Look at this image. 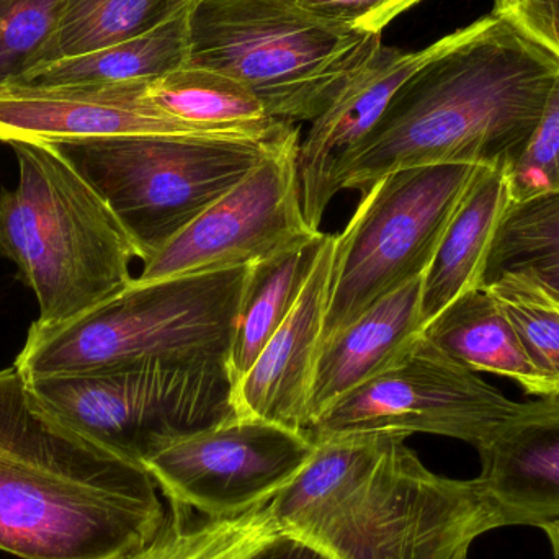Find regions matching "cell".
Listing matches in <instances>:
<instances>
[{
	"instance_id": "cell-1",
	"label": "cell",
	"mask_w": 559,
	"mask_h": 559,
	"mask_svg": "<svg viewBox=\"0 0 559 559\" xmlns=\"http://www.w3.org/2000/svg\"><path fill=\"white\" fill-rule=\"evenodd\" d=\"M558 75V56L496 9L401 85L348 163L342 190L364 193L388 174L439 164L508 173Z\"/></svg>"
},
{
	"instance_id": "cell-2",
	"label": "cell",
	"mask_w": 559,
	"mask_h": 559,
	"mask_svg": "<svg viewBox=\"0 0 559 559\" xmlns=\"http://www.w3.org/2000/svg\"><path fill=\"white\" fill-rule=\"evenodd\" d=\"M400 433L314 440L271 502L278 528L331 559H455L501 527L479 478L430 472Z\"/></svg>"
},
{
	"instance_id": "cell-3",
	"label": "cell",
	"mask_w": 559,
	"mask_h": 559,
	"mask_svg": "<svg viewBox=\"0 0 559 559\" xmlns=\"http://www.w3.org/2000/svg\"><path fill=\"white\" fill-rule=\"evenodd\" d=\"M143 466L43 409L0 370V551L22 559H124L166 519Z\"/></svg>"
},
{
	"instance_id": "cell-4",
	"label": "cell",
	"mask_w": 559,
	"mask_h": 559,
	"mask_svg": "<svg viewBox=\"0 0 559 559\" xmlns=\"http://www.w3.org/2000/svg\"><path fill=\"white\" fill-rule=\"evenodd\" d=\"M9 144L19 183L0 190V258L35 293V324H64L127 288L140 258L107 203L55 147Z\"/></svg>"
},
{
	"instance_id": "cell-5",
	"label": "cell",
	"mask_w": 559,
	"mask_h": 559,
	"mask_svg": "<svg viewBox=\"0 0 559 559\" xmlns=\"http://www.w3.org/2000/svg\"><path fill=\"white\" fill-rule=\"evenodd\" d=\"M249 267L131 282L64 324L33 322L13 367L25 380L144 361L225 364Z\"/></svg>"
},
{
	"instance_id": "cell-6",
	"label": "cell",
	"mask_w": 559,
	"mask_h": 559,
	"mask_svg": "<svg viewBox=\"0 0 559 559\" xmlns=\"http://www.w3.org/2000/svg\"><path fill=\"white\" fill-rule=\"evenodd\" d=\"M380 46L378 33L295 0H197L189 10L187 66L235 79L285 123H311Z\"/></svg>"
},
{
	"instance_id": "cell-7",
	"label": "cell",
	"mask_w": 559,
	"mask_h": 559,
	"mask_svg": "<svg viewBox=\"0 0 559 559\" xmlns=\"http://www.w3.org/2000/svg\"><path fill=\"white\" fill-rule=\"evenodd\" d=\"M295 128L280 123L261 136L130 134L46 144L107 203L144 262L238 186Z\"/></svg>"
},
{
	"instance_id": "cell-8",
	"label": "cell",
	"mask_w": 559,
	"mask_h": 559,
	"mask_svg": "<svg viewBox=\"0 0 559 559\" xmlns=\"http://www.w3.org/2000/svg\"><path fill=\"white\" fill-rule=\"evenodd\" d=\"M25 381L56 419L143 468L169 443L236 416L225 364L144 361Z\"/></svg>"
},
{
	"instance_id": "cell-9",
	"label": "cell",
	"mask_w": 559,
	"mask_h": 559,
	"mask_svg": "<svg viewBox=\"0 0 559 559\" xmlns=\"http://www.w3.org/2000/svg\"><path fill=\"white\" fill-rule=\"evenodd\" d=\"M478 167L396 170L365 190L350 222L334 238L322 344L374 302L426 274Z\"/></svg>"
},
{
	"instance_id": "cell-10",
	"label": "cell",
	"mask_w": 559,
	"mask_h": 559,
	"mask_svg": "<svg viewBox=\"0 0 559 559\" xmlns=\"http://www.w3.org/2000/svg\"><path fill=\"white\" fill-rule=\"evenodd\" d=\"M518 407L420 334L383 373L332 403L308 433L312 440L345 433H432L478 450Z\"/></svg>"
},
{
	"instance_id": "cell-11",
	"label": "cell",
	"mask_w": 559,
	"mask_h": 559,
	"mask_svg": "<svg viewBox=\"0 0 559 559\" xmlns=\"http://www.w3.org/2000/svg\"><path fill=\"white\" fill-rule=\"evenodd\" d=\"M314 450L309 433L236 414L164 447L144 469L170 502L233 518L271 502Z\"/></svg>"
},
{
	"instance_id": "cell-12",
	"label": "cell",
	"mask_w": 559,
	"mask_h": 559,
	"mask_svg": "<svg viewBox=\"0 0 559 559\" xmlns=\"http://www.w3.org/2000/svg\"><path fill=\"white\" fill-rule=\"evenodd\" d=\"M299 143L295 128L238 186L144 261L134 282L249 267L318 233L302 212Z\"/></svg>"
},
{
	"instance_id": "cell-13",
	"label": "cell",
	"mask_w": 559,
	"mask_h": 559,
	"mask_svg": "<svg viewBox=\"0 0 559 559\" xmlns=\"http://www.w3.org/2000/svg\"><path fill=\"white\" fill-rule=\"evenodd\" d=\"M151 81L114 84L26 85L0 91V141L85 140L130 134L261 136L265 131L222 130L187 123L147 97Z\"/></svg>"
},
{
	"instance_id": "cell-14",
	"label": "cell",
	"mask_w": 559,
	"mask_h": 559,
	"mask_svg": "<svg viewBox=\"0 0 559 559\" xmlns=\"http://www.w3.org/2000/svg\"><path fill=\"white\" fill-rule=\"evenodd\" d=\"M472 25L443 36L420 51L381 45L373 58L344 85L329 107L311 121L298 147V179L306 222L321 231L329 205L342 190V176L401 85L423 66L462 41Z\"/></svg>"
},
{
	"instance_id": "cell-15",
	"label": "cell",
	"mask_w": 559,
	"mask_h": 559,
	"mask_svg": "<svg viewBox=\"0 0 559 559\" xmlns=\"http://www.w3.org/2000/svg\"><path fill=\"white\" fill-rule=\"evenodd\" d=\"M335 235H328L314 269L251 370L235 386L236 414L308 433L309 393L321 350Z\"/></svg>"
},
{
	"instance_id": "cell-16",
	"label": "cell",
	"mask_w": 559,
	"mask_h": 559,
	"mask_svg": "<svg viewBox=\"0 0 559 559\" xmlns=\"http://www.w3.org/2000/svg\"><path fill=\"white\" fill-rule=\"evenodd\" d=\"M478 452L501 527L559 521V390L519 403Z\"/></svg>"
},
{
	"instance_id": "cell-17",
	"label": "cell",
	"mask_w": 559,
	"mask_h": 559,
	"mask_svg": "<svg viewBox=\"0 0 559 559\" xmlns=\"http://www.w3.org/2000/svg\"><path fill=\"white\" fill-rule=\"evenodd\" d=\"M423 277L384 296L321 345L309 393V427L338 397L400 360L420 337Z\"/></svg>"
},
{
	"instance_id": "cell-18",
	"label": "cell",
	"mask_w": 559,
	"mask_h": 559,
	"mask_svg": "<svg viewBox=\"0 0 559 559\" xmlns=\"http://www.w3.org/2000/svg\"><path fill=\"white\" fill-rule=\"evenodd\" d=\"M511 203L504 169L479 166L423 277L424 325L468 289L481 286L492 236Z\"/></svg>"
},
{
	"instance_id": "cell-19",
	"label": "cell",
	"mask_w": 559,
	"mask_h": 559,
	"mask_svg": "<svg viewBox=\"0 0 559 559\" xmlns=\"http://www.w3.org/2000/svg\"><path fill=\"white\" fill-rule=\"evenodd\" d=\"M423 337L466 370L512 378L535 396L550 393L547 381L528 360L514 325L486 286L453 299L424 325Z\"/></svg>"
},
{
	"instance_id": "cell-20",
	"label": "cell",
	"mask_w": 559,
	"mask_h": 559,
	"mask_svg": "<svg viewBox=\"0 0 559 559\" xmlns=\"http://www.w3.org/2000/svg\"><path fill=\"white\" fill-rule=\"evenodd\" d=\"M328 235L314 233L277 254L249 265L226 370L233 386L245 378L262 348L298 301Z\"/></svg>"
},
{
	"instance_id": "cell-21",
	"label": "cell",
	"mask_w": 559,
	"mask_h": 559,
	"mask_svg": "<svg viewBox=\"0 0 559 559\" xmlns=\"http://www.w3.org/2000/svg\"><path fill=\"white\" fill-rule=\"evenodd\" d=\"M189 10L146 35L87 55L49 62L26 75L20 84H114L163 78L187 64Z\"/></svg>"
},
{
	"instance_id": "cell-22",
	"label": "cell",
	"mask_w": 559,
	"mask_h": 559,
	"mask_svg": "<svg viewBox=\"0 0 559 559\" xmlns=\"http://www.w3.org/2000/svg\"><path fill=\"white\" fill-rule=\"evenodd\" d=\"M504 275L528 280L559 305V192L509 203L489 246L481 286Z\"/></svg>"
},
{
	"instance_id": "cell-23",
	"label": "cell",
	"mask_w": 559,
	"mask_h": 559,
	"mask_svg": "<svg viewBox=\"0 0 559 559\" xmlns=\"http://www.w3.org/2000/svg\"><path fill=\"white\" fill-rule=\"evenodd\" d=\"M278 532L269 502L233 518H209L169 501L153 540L124 559H246Z\"/></svg>"
},
{
	"instance_id": "cell-24",
	"label": "cell",
	"mask_w": 559,
	"mask_h": 559,
	"mask_svg": "<svg viewBox=\"0 0 559 559\" xmlns=\"http://www.w3.org/2000/svg\"><path fill=\"white\" fill-rule=\"evenodd\" d=\"M146 92L160 110L199 127L265 131L278 123L248 87L209 69L186 64L151 81Z\"/></svg>"
},
{
	"instance_id": "cell-25",
	"label": "cell",
	"mask_w": 559,
	"mask_h": 559,
	"mask_svg": "<svg viewBox=\"0 0 559 559\" xmlns=\"http://www.w3.org/2000/svg\"><path fill=\"white\" fill-rule=\"evenodd\" d=\"M197 0H68L56 61L138 38L190 9Z\"/></svg>"
},
{
	"instance_id": "cell-26",
	"label": "cell",
	"mask_w": 559,
	"mask_h": 559,
	"mask_svg": "<svg viewBox=\"0 0 559 559\" xmlns=\"http://www.w3.org/2000/svg\"><path fill=\"white\" fill-rule=\"evenodd\" d=\"M68 0H0V91L56 61Z\"/></svg>"
},
{
	"instance_id": "cell-27",
	"label": "cell",
	"mask_w": 559,
	"mask_h": 559,
	"mask_svg": "<svg viewBox=\"0 0 559 559\" xmlns=\"http://www.w3.org/2000/svg\"><path fill=\"white\" fill-rule=\"evenodd\" d=\"M504 314L518 332L531 364L547 381L550 393L559 390V305L528 280L504 275L491 285Z\"/></svg>"
},
{
	"instance_id": "cell-28",
	"label": "cell",
	"mask_w": 559,
	"mask_h": 559,
	"mask_svg": "<svg viewBox=\"0 0 559 559\" xmlns=\"http://www.w3.org/2000/svg\"><path fill=\"white\" fill-rule=\"evenodd\" d=\"M506 174L511 202L559 192V75L537 130Z\"/></svg>"
},
{
	"instance_id": "cell-29",
	"label": "cell",
	"mask_w": 559,
	"mask_h": 559,
	"mask_svg": "<svg viewBox=\"0 0 559 559\" xmlns=\"http://www.w3.org/2000/svg\"><path fill=\"white\" fill-rule=\"evenodd\" d=\"M301 9L329 22L381 35L384 26L406 12L407 0H295Z\"/></svg>"
},
{
	"instance_id": "cell-30",
	"label": "cell",
	"mask_w": 559,
	"mask_h": 559,
	"mask_svg": "<svg viewBox=\"0 0 559 559\" xmlns=\"http://www.w3.org/2000/svg\"><path fill=\"white\" fill-rule=\"evenodd\" d=\"M498 10L509 13L559 58V0H498Z\"/></svg>"
},
{
	"instance_id": "cell-31",
	"label": "cell",
	"mask_w": 559,
	"mask_h": 559,
	"mask_svg": "<svg viewBox=\"0 0 559 559\" xmlns=\"http://www.w3.org/2000/svg\"><path fill=\"white\" fill-rule=\"evenodd\" d=\"M246 559H331L296 535L280 531Z\"/></svg>"
},
{
	"instance_id": "cell-32",
	"label": "cell",
	"mask_w": 559,
	"mask_h": 559,
	"mask_svg": "<svg viewBox=\"0 0 559 559\" xmlns=\"http://www.w3.org/2000/svg\"><path fill=\"white\" fill-rule=\"evenodd\" d=\"M542 531L547 534L548 540H550L554 558L559 559V521L545 525V527H542Z\"/></svg>"
},
{
	"instance_id": "cell-33",
	"label": "cell",
	"mask_w": 559,
	"mask_h": 559,
	"mask_svg": "<svg viewBox=\"0 0 559 559\" xmlns=\"http://www.w3.org/2000/svg\"><path fill=\"white\" fill-rule=\"evenodd\" d=\"M419 2H423V0H407V2H406L407 10H409L411 7H414V5H416V3H419Z\"/></svg>"
},
{
	"instance_id": "cell-34",
	"label": "cell",
	"mask_w": 559,
	"mask_h": 559,
	"mask_svg": "<svg viewBox=\"0 0 559 559\" xmlns=\"http://www.w3.org/2000/svg\"><path fill=\"white\" fill-rule=\"evenodd\" d=\"M468 551H463V554H460L455 559H468Z\"/></svg>"
}]
</instances>
